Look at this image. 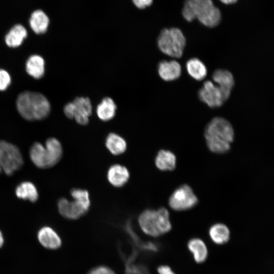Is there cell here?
I'll return each instance as SVG.
<instances>
[{
  "label": "cell",
  "instance_id": "cell-1",
  "mask_svg": "<svg viewBox=\"0 0 274 274\" xmlns=\"http://www.w3.org/2000/svg\"><path fill=\"white\" fill-rule=\"evenodd\" d=\"M204 138L209 150L212 152L222 154L228 152L234 139V130L226 119L216 117L207 125Z\"/></svg>",
  "mask_w": 274,
  "mask_h": 274
},
{
  "label": "cell",
  "instance_id": "cell-2",
  "mask_svg": "<svg viewBox=\"0 0 274 274\" xmlns=\"http://www.w3.org/2000/svg\"><path fill=\"white\" fill-rule=\"evenodd\" d=\"M182 13L186 21L197 19L208 27L217 26L221 20L220 11L212 0H185Z\"/></svg>",
  "mask_w": 274,
  "mask_h": 274
},
{
  "label": "cell",
  "instance_id": "cell-3",
  "mask_svg": "<svg viewBox=\"0 0 274 274\" xmlns=\"http://www.w3.org/2000/svg\"><path fill=\"white\" fill-rule=\"evenodd\" d=\"M16 108L20 115L29 121L45 118L49 114L51 108L49 100L43 94L29 91L19 94Z\"/></svg>",
  "mask_w": 274,
  "mask_h": 274
},
{
  "label": "cell",
  "instance_id": "cell-4",
  "mask_svg": "<svg viewBox=\"0 0 274 274\" xmlns=\"http://www.w3.org/2000/svg\"><path fill=\"white\" fill-rule=\"evenodd\" d=\"M138 222L145 234L154 237L167 233L172 229L169 212L164 208L145 210L139 216Z\"/></svg>",
  "mask_w": 274,
  "mask_h": 274
},
{
  "label": "cell",
  "instance_id": "cell-5",
  "mask_svg": "<svg viewBox=\"0 0 274 274\" xmlns=\"http://www.w3.org/2000/svg\"><path fill=\"white\" fill-rule=\"evenodd\" d=\"M186 43L183 32L177 27L163 29L157 38V45L160 51L174 58L182 56Z\"/></svg>",
  "mask_w": 274,
  "mask_h": 274
},
{
  "label": "cell",
  "instance_id": "cell-6",
  "mask_svg": "<svg viewBox=\"0 0 274 274\" xmlns=\"http://www.w3.org/2000/svg\"><path fill=\"white\" fill-rule=\"evenodd\" d=\"M23 159L19 148L4 140H0V173L8 176L21 167Z\"/></svg>",
  "mask_w": 274,
  "mask_h": 274
},
{
  "label": "cell",
  "instance_id": "cell-7",
  "mask_svg": "<svg viewBox=\"0 0 274 274\" xmlns=\"http://www.w3.org/2000/svg\"><path fill=\"white\" fill-rule=\"evenodd\" d=\"M197 202V197L192 189L186 184L177 188L168 199L169 207L177 211L191 209L196 205Z\"/></svg>",
  "mask_w": 274,
  "mask_h": 274
},
{
  "label": "cell",
  "instance_id": "cell-8",
  "mask_svg": "<svg viewBox=\"0 0 274 274\" xmlns=\"http://www.w3.org/2000/svg\"><path fill=\"white\" fill-rule=\"evenodd\" d=\"M199 99L211 108H219L228 99L222 89L210 80L206 81L198 91Z\"/></svg>",
  "mask_w": 274,
  "mask_h": 274
},
{
  "label": "cell",
  "instance_id": "cell-9",
  "mask_svg": "<svg viewBox=\"0 0 274 274\" xmlns=\"http://www.w3.org/2000/svg\"><path fill=\"white\" fill-rule=\"evenodd\" d=\"M59 213L64 218L77 219L85 214L89 209L77 200L70 201L65 198H61L57 203Z\"/></svg>",
  "mask_w": 274,
  "mask_h": 274
},
{
  "label": "cell",
  "instance_id": "cell-10",
  "mask_svg": "<svg viewBox=\"0 0 274 274\" xmlns=\"http://www.w3.org/2000/svg\"><path fill=\"white\" fill-rule=\"evenodd\" d=\"M73 102L75 108L74 118L78 124L86 125L92 111L90 99L88 97H78Z\"/></svg>",
  "mask_w": 274,
  "mask_h": 274
},
{
  "label": "cell",
  "instance_id": "cell-11",
  "mask_svg": "<svg viewBox=\"0 0 274 274\" xmlns=\"http://www.w3.org/2000/svg\"><path fill=\"white\" fill-rule=\"evenodd\" d=\"M182 67L175 60H162L158 65V73L165 81H172L179 78L181 75Z\"/></svg>",
  "mask_w": 274,
  "mask_h": 274
},
{
  "label": "cell",
  "instance_id": "cell-12",
  "mask_svg": "<svg viewBox=\"0 0 274 274\" xmlns=\"http://www.w3.org/2000/svg\"><path fill=\"white\" fill-rule=\"evenodd\" d=\"M212 78L228 99L234 85V80L231 73L225 69H217L213 72Z\"/></svg>",
  "mask_w": 274,
  "mask_h": 274
},
{
  "label": "cell",
  "instance_id": "cell-13",
  "mask_svg": "<svg viewBox=\"0 0 274 274\" xmlns=\"http://www.w3.org/2000/svg\"><path fill=\"white\" fill-rule=\"evenodd\" d=\"M47 168L54 166L62 156V147L60 142L54 138L48 139L45 144Z\"/></svg>",
  "mask_w": 274,
  "mask_h": 274
},
{
  "label": "cell",
  "instance_id": "cell-14",
  "mask_svg": "<svg viewBox=\"0 0 274 274\" xmlns=\"http://www.w3.org/2000/svg\"><path fill=\"white\" fill-rule=\"evenodd\" d=\"M38 237L40 243L44 247L56 249L60 247L61 241L57 233L51 228L45 226L38 232Z\"/></svg>",
  "mask_w": 274,
  "mask_h": 274
},
{
  "label": "cell",
  "instance_id": "cell-15",
  "mask_svg": "<svg viewBox=\"0 0 274 274\" xmlns=\"http://www.w3.org/2000/svg\"><path fill=\"white\" fill-rule=\"evenodd\" d=\"M107 178L113 186L120 187L127 183L129 178V173L125 166L120 164H114L108 169Z\"/></svg>",
  "mask_w": 274,
  "mask_h": 274
},
{
  "label": "cell",
  "instance_id": "cell-16",
  "mask_svg": "<svg viewBox=\"0 0 274 274\" xmlns=\"http://www.w3.org/2000/svg\"><path fill=\"white\" fill-rule=\"evenodd\" d=\"M187 248L197 263L206 261L208 256V250L206 243L198 237L191 238L187 243Z\"/></svg>",
  "mask_w": 274,
  "mask_h": 274
},
{
  "label": "cell",
  "instance_id": "cell-17",
  "mask_svg": "<svg viewBox=\"0 0 274 274\" xmlns=\"http://www.w3.org/2000/svg\"><path fill=\"white\" fill-rule=\"evenodd\" d=\"M117 106L110 97H105L98 104L96 112L97 117L102 121H108L112 119L116 115Z\"/></svg>",
  "mask_w": 274,
  "mask_h": 274
},
{
  "label": "cell",
  "instance_id": "cell-18",
  "mask_svg": "<svg viewBox=\"0 0 274 274\" xmlns=\"http://www.w3.org/2000/svg\"><path fill=\"white\" fill-rule=\"evenodd\" d=\"M209 234L212 241L218 245L226 244L230 237L229 228L222 223H216L212 225L209 230Z\"/></svg>",
  "mask_w": 274,
  "mask_h": 274
},
{
  "label": "cell",
  "instance_id": "cell-19",
  "mask_svg": "<svg viewBox=\"0 0 274 274\" xmlns=\"http://www.w3.org/2000/svg\"><path fill=\"white\" fill-rule=\"evenodd\" d=\"M26 71L33 78H41L45 73V61L43 57L38 55L30 56L26 62Z\"/></svg>",
  "mask_w": 274,
  "mask_h": 274
},
{
  "label": "cell",
  "instance_id": "cell-20",
  "mask_svg": "<svg viewBox=\"0 0 274 274\" xmlns=\"http://www.w3.org/2000/svg\"><path fill=\"white\" fill-rule=\"evenodd\" d=\"M156 167L161 170H173L176 167V157L175 154L168 151H159L155 158Z\"/></svg>",
  "mask_w": 274,
  "mask_h": 274
},
{
  "label": "cell",
  "instance_id": "cell-21",
  "mask_svg": "<svg viewBox=\"0 0 274 274\" xmlns=\"http://www.w3.org/2000/svg\"><path fill=\"white\" fill-rule=\"evenodd\" d=\"M27 35V30L25 27L21 24H16L6 35L5 42L10 47H17L21 45Z\"/></svg>",
  "mask_w": 274,
  "mask_h": 274
},
{
  "label": "cell",
  "instance_id": "cell-22",
  "mask_svg": "<svg viewBox=\"0 0 274 274\" xmlns=\"http://www.w3.org/2000/svg\"><path fill=\"white\" fill-rule=\"evenodd\" d=\"M17 197L24 200L35 202L39 198L38 191L35 185L30 182H22L15 189Z\"/></svg>",
  "mask_w": 274,
  "mask_h": 274
},
{
  "label": "cell",
  "instance_id": "cell-23",
  "mask_svg": "<svg viewBox=\"0 0 274 274\" xmlns=\"http://www.w3.org/2000/svg\"><path fill=\"white\" fill-rule=\"evenodd\" d=\"M49 20L47 15L42 10L34 11L29 19V24L32 30L37 34L45 32L47 29Z\"/></svg>",
  "mask_w": 274,
  "mask_h": 274
},
{
  "label": "cell",
  "instance_id": "cell-24",
  "mask_svg": "<svg viewBox=\"0 0 274 274\" xmlns=\"http://www.w3.org/2000/svg\"><path fill=\"white\" fill-rule=\"evenodd\" d=\"M186 68L188 74L197 81H201L207 76V67L203 62L197 58L189 59L186 62Z\"/></svg>",
  "mask_w": 274,
  "mask_h": 274
},
{
  "label": "cell",
  "instance_id": "cell-25",
  "mask_svg": "<svg viewBox=\"0 0 274 274\" xmlns=\"http://www.w3.org/2000/svg\"><path fill=\"white\" fill-rule=\"evenodd\" d=\"M105 144L109 151L115 155L123 153L127 148L125 140L115 133H110L108 135Z\"/></svg>",
  "mask_w": 274,
  "mask_h": 274
},
{
  "label": "cell",
  "instance_id": "cell-26",
  "mask_svg": "<svg viewBox=\"0 0 274 274\" xmlns=\"http://www.w3.org/2000/svg\"><path fill=\"white\" fill-rule=\"evenodd\" d=\"M29 157L32 163L40 168H47L45 146L36 142L31 146Z\"/></svg>",
  "mask_w": 274,
  "mask_h": 274
},
{
  "label": "cell",
  "instance_id": "cell-27",
  "mask_svg": "<svg viewBox=\"0 0 274 274\" xmlns=\"http://www.w3.org/2000/svg\"><path fill=\"white\" fill-rule=\"evenodd\" d=\"M71 194L74 199L78 200L89 209L90 200L88 191L86 190L75 188L71 190Z\"/></svg>",
  "mask_w": 274,
  "mask_h": 274
},
{
  "label": "cell",
  "instance_id": "cell-28",
  "mask_svg": "<svg viewBox=\"0 0 274 274\" xmlns=\"http://www.w3.org/2000/svg\"><path fill=\"white\" fill-rule=\"evenodd\" d=\"M11 77L5 70L0 69V91L5 90L11 83Z\"/></svg>",
  "mask_w": 274,
  "mask_h": 274
},
{
  "label": "cell",
  "instance_id": "cell-29",
  "mask_svg": "<svg viewBox=\"0 0 274 274\" xmlns=\"http://www.w3.org/2000/svg\"><path fill=\"white\" fill-rule=\"evenodd\" d=\"M87 274H116V273L108 266L98 265L91 269Z\"/></svg>",
  "mask_w": 274,
  "mask_h": 274
},
{
  "label": "cell",
  "instance_id": "cell-30",
  "mask_svg": "<svg viewBox=\"0 0 274 274\" xmlns=\"http://www.w3.org/2000/svg\"><path fill=\"white\" fill-rule=\"evenodd\" d=\"M74 109V105L73 101L66 104L63 109L65 115L70 119H73Z\"/></svg>",
  "mask_w": 274,
  "mask_h": 274
},
{
  "label": "cell",
  "instance_id": "cell-31",
  "mask_svg": "<svg viewBox=\"0 0 274 274\" xmlns=\"http://www.w3.org/2000/svg\"><path fill=\"white\" fill-rule=\"evenodd\" d=\"M134 5L140 9H144L151 6L153 0H132Z\"/></svg>",
  "mask_w": 274,
  "mask_h": 274
},
{
  "label": "cell",
  "instance_id": "cell-32",
  "mask_svg": "<svg viewBox=\"0 0 274 274\" xmlns=\"http://www.w3.org/2000/svg\"><path fill=\"white\" fill-rule=\"evenodd\" d=\"M158 274H176L171 267L166 265H161L157 267Z\"/></svg>",
  "mask_w": 274,
  "mask_h": 274
},
{
  "label": "cell",
  "instance_id": "cell-33",
  "mask_svg": "<svg viewBox=\"0 0 274 274\" xmlns=\"http://www.w3.org/2000/svg\"><path fill=\"white\" fill-rule=\"evenodd\" d=\"M222 3L226 5H230L235 3L237 0H220Z\"/></svg>",
  "mask_w": 274,
  "mask_h": 274
},
{
  "label": "cell",
  "instance_id": "cell-34",
  "mask_svg": "<svg viewBox=\"0 0 274 274\" xmlns=\"http://www.w3.org/2000/svg\"><path fill=\"white\" fill-rule=\"evenodd\" d=\"M4 243V238L2 232L0 231V247H1Z\"/></svg>",
  "mask_w": 274,
  "mask_h": 274
}]
</instances>
